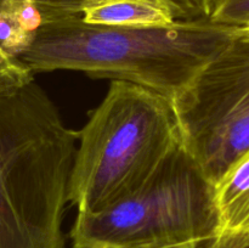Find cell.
<instances>
[{
    "instance_id": "6da1fadb",
    "label": "cell",
    "mask_w": 249,
    "mask_h": 248,
    "mask_svg": "<svg viewBox=\"0 0 249 248\" xmlns=\"http://www.w3.org/2000/svg\"><path fill=\"white\" fill-rule=\"evenodd\" d=\"M238 32L211 19L129 28L95 26L74 16L44 24L19 58L33 73L79 71L148 88L174 101Z\"/></svg>"
},
{
    "instance_id": "7a4b0ae2",
    "label": "cell",
    "mask_w": 249,
    "mask_h": 248,
    "mask_svg": "<svg viewBox=\"0 0 249 248\" xmlns=\"http://www.w3.org/2000/svg\"><path fill=\"white\" fill-rule=\"evenodd\" d=\"M77 140L36 80L0 92V248H65Z\"/></svg>"
},
{
    "instance_id": "3957f363",
    "label": "cell",
    "mask_w": 249,
    "mask_h": 248,
    "mask_svg": "<svg viewBox=\"0 0 249 248\" xmlns=\"http://www.w3.org/2000/svg\"><path fill=\"white\" fill-rule=\"evenodd\" d=\"M78 140L68 202L78 213H96L145 184L181 142V133L173 101L112 80Z\"/></svg>"
},
{
    "instance_id": "277c9868",
    "label": "cell",
    "mask_w": 249,
    "mask_h": 248,
    "mask_svg": "<svg viewBox=\"0 0 249 248\" xmlns=\"http://www.w3.org/2000/svg\"><path fill=\"white\" fill-rule=\"evenodd\" d=\"M215 187L179 142L136 191L78 213L73 248H187L219 236Z\"/></svg>"
},
{
    "instance_id": "5b68a950",
    "label": "cell",
    "mask_w": 249,
    "mask_h": 248,
    "mask_svg": "<svg viewBox=\"0 0 249 248\" xmlns=\"http://www.w3.org/2000/svg\"><path fill=\"white\" fill-rule=\"evenodd\" d=\"M181 142L215 186L249 151V35H237L173 101Z\"/></svg>"
},
{
    "instance_id": "8992f818",
    "label": "cell",
    "mask_w": 249,
    "mask_h": 248,
    "mask_svg": "<svg viewBox=\"0 0 249 248\" xmlns=\"http://www.w3.org/2000/svg\"><path fill=\"white\" fill-rule=\"evenodd\" d=\"M82 19L95 26L129 28L165 27L177 21L167 0H88Z\"/></svg>"
},
{
    "instance_id": "52a82bcc",
    "label": "cell",
    "mask_w": 249,
    "mask_h": 248,
    "mask_svg": "<svg viewBox=\"0 0 249 248\" xmlns=\"http://www.w3.org/2000/svg\"><path fill=\"white\" fill-rule=\"evenodd\" d=\"M214 187L219 236L249 237V151Z\"/></svg>"
},
{
    "instance_id": "ba28073f",
    "label": "cell",
    "mask_w": 249,
    "mask_h": 248,
    "mask_svg": "<svg viewBox=\"0 0 249 248\" xmlns=\"http://www.w3.org/2000/svg\"><path fill=\"white\" fill-rule=\"evenodd\" d=\"M36 36L24 31L11 14L0 10V46L6 53L19 57L33 44Z\"/></svg>"
},
{
    "instance_id": "9c48e42d",
    "label": "cell",
    "mask_w": 249,
    "mask_h": 248,
    "mask_svg": "<svg viewBox=\"0 0 249 248\" xmlns=\"http://www.w3.org/2000/svg\"><path fill=\"white\" fill-rule=\"evenodd\" d=\"M34 73L19 57L0 46V92L11 91L33 82Z\"/></svg>"
},
{
    "instance_id": "30bf717a",
    "label": "cell",
    "mask_w": 249,
    "mask_h": 248,
    "mask_svg": "<svg viewBox=\"0 0 249 248\" xmlns=\"http://www.w3.org/2000/svg\"><path fill=\"white\" fill-rule=\"evenodd\" d=\"M213 23L245 28L249 26V0H214L209 17Z\"/></svg>"
},
{
    "instance_id": "8fae6325",
    "label": "cell",
    "mask_w": 249,
    "mask_h": 248,
    "mask_svg": "<svg viewBox=\"0 0 249 248\" xmlns=\"http://www.w3.org/2000/svg\"><path fill=\"white\" fill-rule=\"evenodd\" d=\"M173 7L177 21L209 19L214 0H167Z\"/></svg>"
},
{
    "instance_id": "7c38bea8",
    "label": "cell",
    "mask_w": 249,
    "mask_h": 248,
    "mask_svg": "<svg viewBox=\"0 0 249 248\" xmlns=\"http://www.w3.org/2000/svg\"><path fill=\"white\" fill-rule=\"evenodd\" d=\"M88 0H40L45 23L67 18V17L82 16L83 7Z\"/></svg>"
},
{
    "instance_id": "4fadbf2b",
    "label": "cell",
    "mask_w": 249,
    "mask_h": 248,
    "mask_svg": "<svg viewBox=\"0 0 249 248\" xmlns=\"http://www.w3.org/2000/svg\"><path fill=\"white\" fill-rule=\"evenodd\" d=\"M187 248H249V237L216 236Z\"/></svg>"
},
{
    "instance_id": "5bb4252c",
    "label": "cell",
    "mask_w": 249,
    "mask_h": 248,
    "mask_svg": "<svg viewBox=\"0 0 249 248\" xmlns=\"http://www.w3.org/2000/svg\"><path fill=\"white\" fill-rule=\"evenodd\" d=\"M242 29V32L245 34H247V35H249V26L248 27H245V28H241Z\"/></svg>"
},
{
    "instance_id": "9a60e30c",
    "label": "cell",
    "mask_w": 249,
    "mask_h": 248,
    "mask_svg": "<svg viewBox=\"0 0 249 248\" xmlns=\"http://www.w3.org/2000/svg\"><path fill=\"white\" fill-rule=\"evenodd\" d=\"M4 2V0H0V6H1V4Z\"/></svg>"
}]
</instances>
